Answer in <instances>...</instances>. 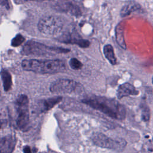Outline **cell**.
Returning <instances> with one entry per match:
<instances>
[{
	"instance_id": "1",
	"label": "cell",
	"mask_w": 153,
	"mask_h": 153,
	"mask_svg": "<svg viewBox=\"0 0 153 153\" xmlns=\"http://www.w3.org/2000/svg\"><path fill=\"white\" fill-rule=\"evenodd\" d=\"M82 102L112 118L120 120L125 118L124 107L115 99L98 96H89L82 99Z\"/></svg>"
},
{
	"instance_id": "2",
	"label": "cell",
	"mask_w": 153,
	"mask_h": 153,
	"mask_svg": "<svg viewBox=\"0 0 153 153\" xmlns=\"http://www.w3.org/2000/svg\"><path fill=\"white\" fill-rule=\"evenodd\" d=\"M22 67L25 71L42 74H54L66 69L65 63L60 60L26 59L22 61Z\"/></svg>"
},
{
	"instance_id": "3",
	"label": "cell",
	"mask_w": 153,
	"mask_h": 153,
	"mask_svg": "<svg viewBox=\"0 0 153 153\" xmlns=\"http://www.w3.org/2000/svg\"><path fill=\"white\" fill-rule=\"evenodd\" d=\"M16 112V124L22 131L28 130L29 124V99L26 95L22 94L17 96L15 101Z\"/></svg>"
},
{
	"instance_id": "4",
	"label": "cell",
	"mask_w": 153,
	"mask_h": 153,
	"mask_svg": "<svg viewBox=\"0 0 153 153\" xmlns=\"http://www.w3.org/2000/svg\"><path fill=\"white\" fill-rule=\"evenodd\" d=\"M50 90L53 93L79 94L82 92V86L76 81L69 79H59L53 82Z\"/></svg>"
},
{
	"instance_id": "5",
	"label": "cell",
	"mask_w": 153,
	"mask_h": 153,
	"mask_svg": "<svg viewBox=\"0 0 153 153\" xmlns=\"http://www.w3.org/2000/svg\"><path fill=\"white\" fill-rule=\"evenodd\" d=\"M38 28L41 33L46 36H54L62 30L63 22L58 17L47 16L39 20Z\"/></svg>"
},
{
	"instance_id": "6",
	"label": "cell",
	"mask_w": 153,
	"mask_h": 153,
	"mask_svg": "<svg viewBox=\"0 0 153 153\" xmlns=\"http://www.w3.org/2000/svg\"><path fill=\"white\" fill-rule=\"evenodd\" d=\"M53 51L55 53H66L69 51V50L58 47H48L39 42L28 41L23 47L22 54L25 55H43Z\"/></svg>"
},
{
	"instance_id": "7",
	"label": "cell",
	"mask_w": 153,
	"mask_h": 153,
	"mask_svg": "<svg viewBox=\"0 0 153 153\" xmlns=\"http://www.w3.org/2000/svg\"><path fill=\"white\" fill-rule=\"evenodd\" d=\"M93 140L96 145L108 149H122L126 145L125 140L113 139L102 133L95 134Z\"/></svg>"
},
{
	"instance_id": "8",
	"label": "cell",
	"mask_w": 153,
	"mask_h": 153,
	"mask_svg": "<svg viewBox=\"0 0 153 153\" xmlns=\"http://www.w3.org/2000/svg\"><path fill=\"white\" fill-rule=\"evenodd\" d=\"M62 100V97L61 96H55L47 99L38 100L34 107V111L36 113L45 112L53 108Z\"/></svg>"
},
{
	"instance_id": "9",
	"label": "cell",
	"mask_w": 153,
	"mask_h": 153,
	"mask_svg": "<svg viewBox=\"0 0 153 153\" xmlns=\"http://www.w3.org/2000/svg\"><path fill=\"white\" fill-rule=\"evenodd\" d=\"M16 138L13 135H7L1 138L0 142L1 153H12L16 144Z\"/></svg>"
},
{
	"instance_id": "10",
	"label": "cell",
	"mask_w": 153,
	"mask_h": 153,
	"mask_svg": "<svg viewBox=\"0 0 153 153\" xmlns=\"http://www.w3.org/2000/svg\"><path fill=\"white\" fill-rule=\"evenodd\" d=\"M139 93L136 88L130 83L126 82L120 85L117 91V96L119 99L123 98L124 97L136 95Z\"/></svg>"
},
{
	"instance_id": "11",
	"label": "cell",
	"mask_w": 153,
	"mask_h": 153,
	"mask_svg": "<svg viewBox=\"0 0 153 153\" xmlns=\"http://www.w3.org/2000/svg\"><path fill=\"white\" fill-rule=\"evenodd\" d=\"M1 76L4 91H9L11 89L12 85V78L11 74L7 70L2 69Z\"/></svg>"
},
{
	"instance_id": "12",
	"label": "cell",
	"mask_w": 153,
	"mask_h": 153,
	"mask_svg": "<svg viewBox=\"0 0 153 153\" xmlns=\"http://www.w3.org/2000/svg\"><path fill=\"white\" fill-rule=\"evenodd\" d=\"M103 53L105 57L109 62L110 63L114 65L117 63V59L115 56L113 47L110 44H107L105 45L103 48Z\"/></svg>"
},
{
	"instance_id": "13",
	"label": "cell",
	"mask_w": 153,
	"mask_h": 153,
	"mask_svg": "<svg viewBox=\"0 0 153 153\" xmlns=\"http://www.w3.org/2000/svg\"><path fill=\"white\" fill-rule=\"evenodd\" d=\"M139 7L140 6L134 2H130L129 4L124 5L122 8L120 12V14L121 17L127 16L132 12L137 10Z\"/></svg>"
},
{
	"instance_id": "14",
	"label": "cell",
	"mask_w": 153,
	"mask_h": 153,
	"mask_svg": "<svg viewBox=\"0 0 153 153\" xmlns=\"http://www.w3.org/2000/svg\"><path fill=\"white\" fill-rule=\"evenodd\" d=\"M116 36H117V40L118 43V44L123 48L126 49V45L125 43V41L124 39V36H123V29L120 27H117L116 29Z\"/></svg>"
},
{
	"instance_id": "15",
	"label": "cell",
	"mask_w": 153,
	"mask_h": 153,
	"mask_svg": "<svg viewBox=\"0 0 153 153\" xmlns=\"http://www.w3.org/2000/svg\"><path fill=\"white\" fill-rule=\"evenodd\" d=\"M69 64L71 68L74 70L80 69L82 66L81 62L76 58L71 59L69 62Z\"/></svg>"
},
{
	"instance_id": "16",
	"label": "cell",
	"mask_w": 153,
	"mask_h": 153,
	"mask_svg": "<svg viewBox=\"0 0 153 153\" xmlns=\"http://www.w3.org/2000/svg\"><path fill=\"white\" fill-rule=\"evenodd\" d=\"M25 41V38L21 34H17L11 41V45L13 47H17L22 44Z\"/></svg>"
},
{
	"instance_id": "17",
	"label": "cell",
	"mask_w": 153,
	"mask_h": 153,
	"mask_svg": "<svg viewBox=\"0 0 153 153\" xmlns=\"http://www.w3.org/2000/svg\"><path fill=\"white\" fill-rule=\"evenodd\" d=\"M0 4L2 6H4L7 9H9V4L8 0H0Z\"/></svg>"
},
{
	"instance_id": "18",
	"label": "cell",
	"mask_w": 153,
	"mask_h": 153,
	"mask_svg": "<svg viewBox=\"0 0 153 153\" xmlns=\"http://www.w3.org/2000/svg\"><path fill=\"white\" fill-rule=\"evenodd\" d=\"M23 152L24 153H32L30 148L29 146H25L23 148Z\"/></svg>"
},
{
	"instance_id": "19",
	"label": "cell",
	"mask_w": 153,
	"mask_h": 153,
	"mask_svg": "<svg viewBox=\"0 0 153 153\" xmlns=\"http://www.w3.org/2000/svg\"><path fill=\"white\" fill-rule=\"evenodd\" d=\"M23 1H35V0H23Z\"/></svg>"
},
{
	"instance_id": "20",
	"label": "cell",
	"mask_w": 153,
	"mask_h": 153,
	"mask_svg": "<svg viewBox=\"0 0 153 153\" xmlns=\"http://www.w3.org/2000/svg\"><path fill=\"white\" fill-rule=\"evenodd\" d=\"M152 84H153V77H152Z\"/></svg>"
}]
</instances>
